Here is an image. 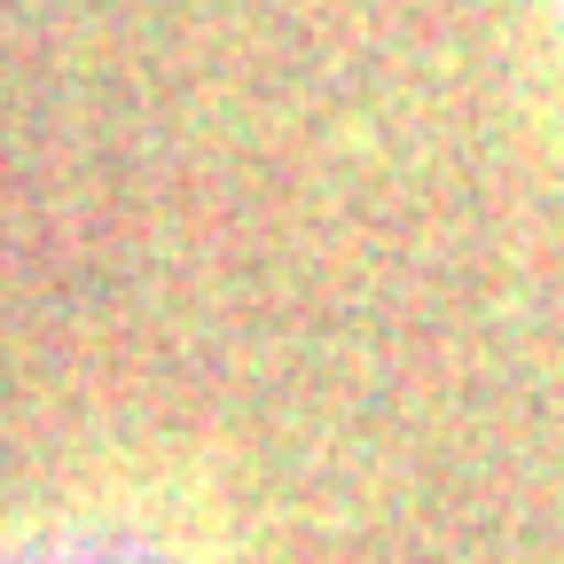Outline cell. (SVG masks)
<instances>
[{
	"instance_id": "cell-1",
	"label": "cell",
	"mask_w": 564,
	"mask_h": 564,
	"mask_svg": "<svg viewBox=\"0 0 564 564\" xmlns=\"http://www.w3.org/2000/svg\"><path fill=\"white\" fill-rule=\"evenodd\" d=\"M0 564H220V556L181 510L133 502V494H95V502L9 518L0 525Z\"/></svg>"
},
{
	"instance_id": "cell-2",
	"label": "cell",
	"mask_w": 564,
	"mask_h": 564,
	"mask_svg": "<svg viewBox=\"0 0 564 564\" xmlns=\"http://www.w3.org/2000/svg\"><path fill=\"white\" fill-rule=\"evenodd\" d=\"M549 17H556V40H564V0H549Z\"/></svg>"
}]
</instances>
